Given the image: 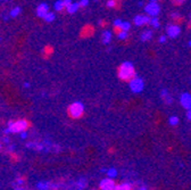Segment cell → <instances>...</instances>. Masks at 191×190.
<instances>
[{
    "mask_svg": "<svg viewBox=\"0 0 191 190\" xmlns=\"http://www.w3.org/2000/svg\"><path fill=\"white\" fill-rule=\"evenodd\" d=\"M19 13H20V9H19L18 7H17V8H14V9L10 11V16H11V17H15V16L18 15Z\"/></svg>",
    "mask_w": 191,
    "mask_h": 190,
    "instance_id": "obj_26",
    "label": "cell"
},
{
    "mask_svg": "<svg viewBox=\"0 0 191 190\" xmlns=\"http://www.w3.org/2000/svg\"><path fill=\"white\" fill-rule=\"evenodd\" d=\"M188 26L191 27V14H190V19H189V23H188Z\"/></svg>",
    "mask_w": 191,
    "mask_h": 190,
    "instance_id": "obj_36",
    "label": "cell"
},
{
    "mask_svg": "<svg viewBox=\"0 0 191 190\" xmlns=\"http://www.w3.org/2000/svg\"><path fill=\"white\" fill-rule=\"evenodd\" d=\"M78 8H80V7H78V3H77V2H72V3L67 7L66 11H68L69 14H73V13H75Z\"/></svg>",
    "mask_w": 191,
    "mask_h": 190,
    "instance_id": "obj_18",
    "label": "cell"
},
{
    "mask_svg": "<svg viewBox=\"0 0 191 190\" xmlns=\"http://www.w3.org/2000/svg\"><path fill=\"white\" fill-rule=\"evenodd\" d=\"M128 85H130L131 91L134 92V93H139V92H141V91L143 90V88H144L143 80L140 79V77H138V76L133 77V79L128 82Z\"/></svg>",
    "mask_w": 191,
    "mask_h": 190,
    "instance_id": "obj_4",
    "label": "cell"
},
{
    "mask_svg": "<svg viewBox=\"0 0 191 190\" xmlns=\"http://www.w3.org/2000/svg\"><path fill=\"white\" fill-rule=\"evenodd\" d=\"M128 31H124V30H121L119 32H117L116 34H117V38L118 39H121V40H124V39H126L127 36H128V33H127Z\"/></svg>",
    "mask_w": 191,
    "mask_h": 190,
    "instance_id": "obj_20",
    "label": "cell"
},
{
    "mask_svg": "<svg viewBox=\"0 0 191 190\" xmlns=\"http://www.w3.org/2000/svg\"><path fill=\"white\" fill-rule=\"evenodd\" d=\"M49 8H48V6L45 5V3H40L39 6H38V8H36V15L39 16V17H44L45 16V14L49 11L48 10Z\"/></svg>",
    "mask_w": 191,
    "mask_h": 190,
    "instance_id": "obj_11",
    "label": "cell"
},
{
    "mask_svg": "<svg viewBox=\"0 0 191 190\" xmlns=\"http://www.w3.org/2000/svg\"><path fill=\"white\" fill-rule=\"evenodd\" d=\"M178 123V118L176 116H171L169 117V124L171 125H176Z\"/></svg>",
    "mask_w": 191,
    "mask_h": 190,
    "instance_id": "obj_25",
    "label": "cell"
},
{
    "mask_svg": "<svg viewBox=\"0 0 191 190\" xmlns=\"http://www.w3.org/2000/svg\"><path fill=\"white\" fill-rule=\"evenodd\" d=\"M99 188L100 190H114L115 188V182L111 180V179H103L100 184H99Z\"/></svg>",
    "mask_w": 191,
    "mask_h": 190,
    "instance_id": "obj_9",
    "label": "cell"
},
{
    "mask_svg": "<svg viewBox=\"0 0 191 190\" xmlns=\"http://www.w3.org/2000/svg\"><path fill=\"white\" fill-rule=\"evenodd\" d=\"M77 3H78V7H82V8H83V7H85V6L89 3V0H80Z\"/></svg>",
    "mask_w": 191,
    "mask_h": 190,
    "instance_id": "obj_28",
    "label": "cell"
},
{
    "mask_svg": "<svg viewBox=\"0 0 191 190\" xmlns=\"http://www.w3.org/2000/svg\"><path fill=\"white\" fill-rule=\"evenodd\" d=\"M152 38V31L151 30H144L142 33H141V35H140V39H141V41H148V40H150Z\"/></svg>",
    "mask_w": 191,
    "mask_h": 190,
    "instance_id": "obj_15",
    "label": "cell"
},
{
    "mask_svg": "<svg viewBox=\"0 0 191 190\" xmlns=\"http://www.w3.org/2000/svg\"><path fill=\"white\" fill-rule=\"evenodd\" d=\"M83 113H84V106L83 104L78 102V101H75L73 104H70L67 108V114L70 118H80L83 116Z\"/></svg>",
    "mask_w": 191,
    "mask_h": 190,
    "instance_id": "obj_2",
    "label": "cell"
},
{
    "mask_svg": "<svg viewBox=\"0 0 191 190\" xmlns=\"http://www.w3.org/2000/svg\"><path fill=\"white\" fill-rule=\"evenodd\" d=\"M52 52V48L50 47V46H47L45 48H44V53L45 55H50Z\"/></svg>",
    "mask_w": 191,
    "mask_h": 190,
    "instance_id": "obj_30",
    "label": "cell"
},
{
    "mask_svg": "<svg viewBox=\"0 0 191 190\" xmlns=\"http://www.w3.org/2000/svg\"><path fill=\"white\" fill-rule=\"evenodd\" d=\"M180 102L182 107H184L185 109H190L191 108V94L188 92H183L180 97Z\"/></svg>",
    "mask_w": 191,
    "mask_h": 190,
    "instance_id": "obj_8",
    "label": "cell"
},
{
    "mask_svg": "<svg viewBox=\"0 0 191 190\" xmlns=\"http://www.w3.org/2000/svg\"><path fill=\"white\" fill-rule=\"evenodd\" d=\"M26 135H27V132H26V131H23V132H20V137H22V139L26 138Z\"/></svg>",
    "mask_w": 191,
    "mask_h": 190,
    "instance_id": "obj_35",
    "label": "cell"
},
{
    "mask_svg": "<svg viewBox=\"0 0 191 190\" xmlns=\"http://www.w3.org/2000/svg\"><path fill=\"white\" fill-rule=\"evenodd\" d=\"M166 33L169 38H176L181 33V28L176 24H169L166 26Z\"/></svg>",
    "mask_w": 191,
    "mask_h": 190,
    "instance_id": "obj_7",
    "label": "cell"
},
{
    "mask_svg": "<svg viewBox=\"0 0 191 190\" xmlns=\"http://www.w3.org/2000/svg\"><path fill=\"white\" fill-rule=\"evenodd\" d=\"M139 190H147V188H146V187H141Z\"/></svg>",
    "mask_w": 191,
    "mask_h": 190,
    "instance_id": "obj_37",
    "label": "cell"
},
{
    "mask_svg": "<svg viewBox=\"0 0 191 190\" xmlns=\"http://www.w3.org/2000/svg\"><path fill=\"white\" fill-rule=\"evenodd\" d=\"M51 188V184L45 181H40L36 183V189L38 190H49Z\"/></svg>",
    "mask_w": 191,
    "mask_h": 190,
    "instance_id": "obj_16",
    "label": "cell"
},
{
    "mask_svg": "<svg viewBox=\"0 0 191 190\" xmlns=\"http://www.w3.org/2000/svg\"><path fill=\"white\" fill-rule=\"evenodd\" d=\"M117 76L119 80L124 81V82H130L133 77H135V69L132 63L130 61H124L119 65V67L117 68Z\"/></svg>",
    "mask_w": 191,
    "mask_h": 190,
    "instance_id": "obj_1",
    "label": "cell"
},
{
    "mask_svg": "<svg viewBox=\"0 0 191 190\" xmlns=\"http://www.w3.org/2000/svg\"><path fill=\"white\" fill-rule=\"evenodd\" d=\"M24 183V180L23 179H17L16 181H15V184H18V185H20V184H23Z\"/></svg>",
    "mask_w": 191,
    "mask_h": 190,
    "instance_id": "obj_32",
    "label": "cell"
},
{
    "mask_svg": "<svg viewBox=\"0 0 191 190\" xmlns=\"http://www.w3.org/2000/svg\"><path fill=\"white\" fill-rule=\"evenodd\" d=\"M150 16L149 15H136L133 19L134 25L136 26H143V25H149L150 24Z\"/></svg>",
    "mask_w": 191,
    "mask_h": 190,
    "instance_id": "obj_6",
    "label": "cell"
},
{
    "mask_svg": "<svg viewBox=\"0 0 191 190\" xmlns=\"http://www.w3.org/2000/svg\"><path fill=\"white\" fill-rule=\"evenodd\" d=\"M116 173H117V172H116V170H115V168H109V170L107 171V174H108V176H109V177L115 176V175H116Z\"/></svg>",
    "mask_w": 191,
    "mask_h": 190,
    "instance_id": "obj_27",
    "label": "cell"
},
{
    "mask_svg": "<svg viewBox=\"0 0 191 190\" xmlns=\"http://www.w3.org/2000/svg\"><path fill=\"white\" fill-rule=\"evenodd\" d=\"M147 190H148V189H147Z\"/></svg>",
    "mask_w": 191,
    "mask_h": 190,
    "instance_id": "obj_41",
    "label": "cell"
},
{
    "mask_svg": "<svg viewBox=\"0 0 191 190\" xmlns=\"http://www.w3.org/2000/svg\"><path fill=\"white\" fill-rule=\"evenodd\" d=\"M160 98H161V100H163L164 102H166V104H171V102L173 101V98L171 97L169 92H168L166 89H164V90L160 91Z\"/></svg>",
    "mask_w": 191,
    "mask_h": 190,
    "instance_id": "obj_12",
    "label": "cell"
},
{
    "mask_svg": "<svg viewBox=\"0 0 191 190\" xmlns=\"http://www.w3.org/2000/svg\"><path fill=\"white\" fill-rule=\"evenodd\" d=\"M114 190H132V187L128 183H122V184H115Z\"/></svg>",
    "mask_w": 191,
    "mask_h": 190,
    "instance_id": "obj_17",
    "label": "cell"
},
{
    "mask_svg": "<svg viewBox=\"0 0 191 190\" xmlns=\"http://www.w3.org/2000/svg\"><path fill=\"white\" fill-rule=\"evenodd\" d=\"M165 41H166V36H165V35L159 36V42H160V43H164Z\"/></svg>",
    "mask_w": 191,
    "mask_h": 190,
    "instance_id": "obj_33",
    "label": "cell"
},
{
    "mask_svg": "<svg viewBox=\"0 0 191 190\" xmlns=\"http://www.w3.org/2000/svg\"><path fill=\"white\" fill-rule=\"evenodd\" d=\"M189 46H191V40H190V41H189Z\"/></svg>",
    "mask_w": 191,
    "mask_h": 190,
    "instance_id": "obj_39",
    "label": "cell"
},
{
    "mask_svg": "<svg viewBox=\"0 0 191 190\" xmlns=\"http://www.w3.org/2000/svg\"><path fill=\"white\" fill-rule=\"evenodd\" d=\"M27 127H28V122L26 119H18L16 122L9 123L8 125L9 131L13 133H20L23 131H26Z\"/></svg>",
    "mask_w": 191,
    "mask_h": 190,
    "instance_id": "obj_3",
    "label": "cell"
},
{
    "mask_svg": "<svg viewBox=\"0 0 191 190\" xmlns=\"http://www.w3.org/2000/svg\"><path fill=\"white\" fill-rule=\"evenodd\" d=\"M149 25H151L152 27H155V28H158L159 26H160V23H159V20H158V18H157V16H155V17H151L150 18V24Z\"/></svg>",
    "mask_w": 191,
    "mask_h": 190,
    "instance_id": "obj_19",
    "label": "cell"
},
{
    "mask_svg": "<svg viewBox=\"0 0 191 190\" xmlns=\"http://www.w3.org/2000/svg\"><path fill=\"white\" fill-rule=\"evenodd\" d=\"M84 187H85V181H84V180H80V181L77 182V188H78V190L82 189V188H84Z\"/></svg>",
    "mask_w": 191,
    "mask_h": 190,
    "instance_id": "obj_29",
    "label": "cell"
},
{
    "mask_svg": "<svg viewBox=\"0 0 191 190\" xmlns=\"http://www.w3.org/2000/svg\"><path fill=\"white\" fill-rule=\"evenodd\" d=\"M110 40H111V33L108 30H105L101 34V42L103 44H108L110 42Z\"/></svg>",
    "mask_w": 191,
    "mask_h": 190,
    "instance_id": "obj_14",
    "label": "cell"
},
{
    "mask_svg": "<svg viewBox=\"0 0 191 190\" xmlns=\"http://www.w3.org/2000/svg\"><path fill=\"white\" fill-rule=\"evenodd\" d=\"M186 117H188L189 121H191V108L188 109V111H186Z\"/></svg>",
    "mask_w": 191,
    "mask_h": 190,
    "instance_id": "obj_34",
    "label": "cell"
},
{
    "mask_svg": "<svg viewBox=\"0 0 191 190\" xmlns=\"http://www.w3.org/2000/svg\"><path fill=\"white\" fill-rule=\"evenodd\" d=\"M184 2V0H173V3L175 5V6H180V5H182Z\"/></svg>",
    "mask_w": 191,
    "mask_h": 190,
    "instance_id": "obj_31",
    "label": "cell"
},
{
    "mask_svg": "<svg viewBox=\"0 0 191 190\" xmlns=\"http://www.w3.org/2000/svg\"><path fill=\"white\" fill-rule=\"evenodd\" d=\"M150 1H151V2H156L157 0H150Z\"/></svg>",
    "mask_w": 191,
    "mask_h": 190,
    "instance_id": "obj_38",
    "label": "cell"
},
{
    "mask_svg": "<svg viewBox=\"0 0 191 190\" xmlns=\"http://www.w3.org/2000/svg\"><path fill=\"white\" fill-rule=\"evenodd\" d=\"M70 3H72L70 0H58L55 2V9L58 11H65Z\"/></svg>",
    "mask_w": 191,
    "mask_h": 190,
    "instance_id": "obj_10",
    "label": "cell"
},
{
    "mask_svg": "<svg viewBox=\"0 0 191 190\" xmlns=\"http://www.w3.org/2000/svg\"><path fill=\"white\" fill-rule=\"evenodd\" d=\"M93 26L91 25H85L82 30H81V36L82 38H86V36H90L92 33H93Z\"/></svg>",
    "mask_w": 191,
    "mask_h": 190,
    "instance_id": "obj_13",
    "label": "cell"
},
{
    "mask_svg": "<svg viewBox=\"0 0 191 190\" xmlns=\"http://www.w3.org/2000/svg\"><path fill=\"white\" fill-rule=\"evenodd\" d=\"M0 149H1V142H0Z\"/></svg>",
    "mask_w": 191,
    "mask_h": 190,
    "instance_id": "obj_40",
    "label": "cell"
},
{
    "mask_svg": "<svg viewBox=\"0 0 191 190\" xmlns=\"http://www.w3.org/2000/svg\"><path fill=\"white\" fill-rule=\"evenodd\" d=\"M171 17H172L175 22H182V19H183V17H182L178 13H173V14L171 15Z\"/></svg>",
    "mask_w": 191,
    "mask_h": 190,
    "instance_id": "obj_23",
    "label": "cell"
},
{
    "mask_svg": "<svg viewBox=\"0 0 191 190\" xmlns=\"http://www.w3.org/2000/svg\"><path fill=\"white\" fill-rule=\"evenodd\" d=\"M43 18H44L47 22H51L52 19H55V14H53V13H51V11H48Z\"/></svg>",
    "mask_w": 191,
    "mask_h": 190,
    "instance_id": "obj_22",
    "label": "cell"
},
{
    "mask_svg": "<svg viewBox=\"0 0 191 190\" xmlns=\"http://www.w3.org/2000/svg\"><path fill=\"white\" fill-rule=\"evenodd\" d=\"M130 27H131V24H130L128 22H123V20H122V23H121V25H119V31H121V30L128 31ZM119 31H118V32H119Z\"/></svg>",
    "mask_w": 191,
    "mask_h": 190,
    "instance_id": "obj_21",
    "label": "cell"
},
{
    "mask_svg": "<svg viewBox=\"0 0 191 190\" xmlns=\"http://www.w3.org/2000/svg\"><path fill=\"white\" fill-rule=\"evenodd\" d=\"M117 0H108L107 1V7L108 8H116L117 7Z\"/></svg>",
    "mask_w": 191,
    "mask_h": 190,
    "instance_id": "obj_24",
    "label": "cell"
},
{
    "mask_svg": "<svg viewBox=\"0 0 191 190\" xmlns=\"http://www.w3.org/2000/svg\"><path fill=\"white\" fill-rule=\"evenodd\" d=\"M159 10H160V8H159V6H158L157 2H151V1H150V2L147 3L146 7H144V11H146V14L149 15L150 17H155V16H157V15L159 14Z\"/></svg>",
    "mask_w": 191,
    "mask_h": 190,
    "instance_id": "obj_5",
    "label": "cell"
}]
</instances>
